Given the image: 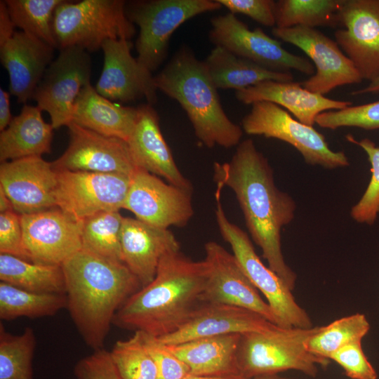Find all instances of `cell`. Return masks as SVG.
Returning <instances> with one entry per match:
<instances>
[{
	"mask_svg": "<svg viewBox=\"0 0 379 379\" xmlns=\"http://www.w3.org/2000/svg\"><path fill=\"white\" fill-rule=\"evenodd\" d=\"M213 180L217 190L227 187L234 192L247 229L268 267L293 291L297 275L284 260L281 234L293 220L296 205L276 186L269 161L253 140L240 142L230 161L214 163Z\"/></svg>",
	"mask_w": 379,
	"mask_h": 379,
	"instance_id": "1",
	"label": "cell"
},
{
	"mask_svg": "<svg viewBox=\"0 0 379 379\" xmlns=\"http://www.w3.org/2000/svg\"><path fill=\"white\" fill-rule=\"evenodd\" d=\"M209 267L179 250L160 260L154 279L131 295L115 314L113 324L157 338L178 331L202 303Z\"/></svg>",
	"mask_w": 379,
	"mask_h": 379,
	"instance_id": "2",
	"label": "cell"
},
{
	"mask_svg": "<svg viewBox=\"0 0 379 379\" xmlns=\"http://www.w3.org/2000/svg\"><path fill=\"white\" fill-rule=\"evenodd\" d=\"M67 309L84 343L103 348L115 314L142 286L121 262L81 248L62 265Z\"/></svg>",
	"mask_w": 379,
	"mask_h": 379,
	"instance_id": "3",
	"label": "cell"
},
{
	"mask_svg": "<svg viewBox=\"0 0 379 379\" xmlns=\"http://www.w3.org/2000/svg\"><path fill=\"white\" fill-rule=\"evenodd\" d=\"M154 83L157 90L180 105L205 146L230 148L240 143L242 128L225 112L204 61L190 48H180L154 77Z\"/></svg>",
	"mask_w": 379,
	"mask_h": 379,
	"instance_id": "4",
	"label": "cell"
},
{
	"mask_svg": "<svg viewBox=\"0 0 379 379\" xmlns=\"http://www.w3.org/2000/svg\"><path fill=\"white\" fill-rule=\"evenodd\" d=\"M319 328L279 326L271 331L241 334L237 354L239 375L253 379L294 370L316 377L319 366L326 367L330 362L313 355L305 348V342Z\"/></svg>",
	"mask_w": 379,
	"mask_h": 379,
	"instance_id": "5",
	"label": "cell"
},
{
	"mask_svg": "<svg viewBox=\"0 0 379 379\" xmlns=\"http://www.w3.org/2000/svg\"><path fill=\"white\" fill-rule=\"evenodd\" d=\"M126 4L123 0L63 1L54 13L57 48L76 46L89 53L101 49L109 39L131 40L136 30Z\"/></svg>",
	"mask_w": 379,
	"mask_h": 379,
	"instance_id": "6",
	"label": "cell"
},
{
	"mask_svg": "<svg viewBox=\"0 0 379 379\" xmlns=\"http://www.w3.org/2000/svg\"><path fill=\"white\" fill-rule=\"evenodd\" d=\"M222 7L217 0L126 2V14L140 29L135 43L137 60L152 73L165 60L170 39L178 27L194 16Z\"/></svg>",
	"mask_w": 379,
	"mask_h": 379,
	"instance_id": "7",
	"label": "cell"
},
{
	"mask_svg": "<svg viewBox=\"0 0 379 379\" xmlns=\"http://www.w3.org/2000/svg\"><path fill=\"white\" fill-rule=\"evenodd\" d=\"M216 192L215 210L220 234L232 250L243 271L260 291L274 312L277 325L281 328H310L313 324L307 312L295 301L292 291L255 253L248 235L226 216Z\"/></svg>",
	"mask_w": 379,
	"mask_h": 379,
	"instance_id": "8",
	"label": "cell"
},
{
	"mask_svg": "<svg viewBox=\"0 0 379 379\" xmlns=\"http://www.w3.org/2000/svg\"><path fill=\"white\" fill-rule=\"evenodd\" d=\"M241 128L248 135L275 138L291 145L310 165L328 169L350 165L345 154L332 150L325 137L313 126L294 119L288 111L274 103H253L250 112L242 119Z\"/></svg>",
	"mask_w": 379,
	"mask_h": 379,
	"instance_id": "9",
	"label": "cell"
},
{
	"mask_svg": "<svg viewBox=\"0 0 379 379\" xmlns=\"http://www.w3.org/2000/svg\"><path fill=\"white\" fill-rule=\"evenodd\" d=\"M211 25L210 41L237 56L275 72L296 70L310 76L315 72L308 59L288 52L261 28L250 29L233 13L212 18Z\"/></svg>",
	"mask_w": 379,
	"mask_h": 379,
	"instance_id": "10",
	"label": "cell"
},
{
	"mask_svg": "<svg viewBox=\"0 0 379 379\" xmlns=\"http://www.w3.org/2000/svg\"><path fill=\"white\" fill-rule=\"evenodd\" d=\"M58 171L56 206L77 221L97 213L120 211L131 175L121 173Z\"/></svg>",
	"mask_w": 379,
	"mask_h": 379,
	"instance_id": "11",
	"label": "cell"
},
{
	"mask_svg": "<svg viewBox=\"0 0 379 379\" xmlns=\"http://www.w3.org/2000/svg\"><path fill=\"white\" fill-rule=\"evenodd\" d=\"M91 59L88 52L76 46L60 50L36 88L32 99L50 115L54 129L72 121L75 101L91 84Z\"/></svg>",
	"mask_w": 379,
	"mask_h": 379,
	"instance_id": "12",
	"label": "cell"
},
{
	"mask_svg": "<svg viewBox=\"0 0 379 379\" xmlns=\"http://www.w3.org/2000/svg\"><path fill=\"white\" fill-rule=\"evenodd\" d=\"M272 33L302 50L313 62L314 74L301 82L308 91L324 95L337 87L359 84L363 80L336 41L316 28L273 27Z\"/></svg>",
	"mask_w": 379,
	"mask_h": 379,
	"instance_id": "13",
	"label": "cell"
},
{
	"mask_svg": "<svg viewBox=\"0 0 379 379\" xmlns=\"http://www.w3.org/2000/svg\"><path fill=\"white\" fill-rule=\"evenodd\" d=\"M192 192L138 168L131 175L124 209L135 218L162 229L183 227L194 214Z\"/></svg>",
	"mask_w": 379,
	"mask_h": 379,
	"instance_id": "14",
	"label": "cell"
},
{
	"mask_svg": "<svg viewBox=\"0 0 379 379\" xmlns=\"http://www.w3.org/2000/svg\"><path fill=\"white\" fill-rule=\"evenodd\" d=\"M335 41L363 79L379 76V0H340Z\"/></svg>",
	"mask_w": 379,
	"mask_h": 379,
	"instance_id": "15",
	"label": "cell"
},
{
	"mask_svg": "<svg viewBox=\"0 0 379 379\" xmlns=\"http://www.w3.org/2000/svg\"><path fill=\"white\" fill-rule=\"evenodd\" d=\"M209 267L201 295L202 303L237 306L253 311L277 325L276 317L251 282L234 255L215 241L204 245Z\"/></svg>",
	"mask_w": 379,
	"mask_h": 379,
	"instance_id": "16",
	"label": "cell"
},
{
	"mask_svg": "<svg viewBox=\"0 0 379 379\" xmlns=\"http://www.w3.org/2000/svg\"><path fill=\"white\" fill-rule=\"evenodd\" d=\"M20 221L24 247L31 262L62 265L82 248L81 222L58 207L21 214Z\"/></svg>",
	"mask_w": 379,
	"mask_h": 379,
	"instance_id": "17",
	"label": "cell"
},
{
	"mask_svg": "<svg viewBox=\"0 0 379 379\" xmlns=\"http://www.w3.org/2000/svg\"><path fill=\"white\" fill-rule=\"evenodd\" d=\"M67 128L68 147L52 162L56 171L121 173L132 175L138 169L128 142L97 133L73 122Z\"/></svg>",
	"mask_w": 379,
	"mask_h": 379,
	"instance_id": "18",
	"label": "cell"
},
{
	"mask_svg": "<svg viewBox=\"0 0 379 379\" xmlns=\"http://www.w3.org/2000/svg\"><path fill=\"white\" fill-rule=\"evenodd\" d=\"M0 187L20 215L57 207L58 171L42 157L1 163Z\"/></svg>",
	"mask_w": 379,
	"mask_h": 379,
	"instance_id": "19",
	"label": "cell"
},
{
	"mask_svg": "<svg viewBox=\"0 0 379 379\" xmlns=\"http://www.w3.org/2000/svg\"><path fill=\"white\" fill-rule=\"evenodd\" d=\"M132 47L126 39L103 43V67L95 88L109 100L126 102L144 98L152 105L157 100L154 77L131 55Z\"/></svg>",
	"mask_w": 379,
	"mask_h": 379,
	"instance_id": "20",
	"label": "cell"
},
{
	"mask_svg": "<svg viewBox=\"0 0 379 379\" xmlns=\"http://www.w3.org/2000/svg\"><path fill=\"white\" fill-rule=\"evenodd\" d=\"M278 327L248 309L225 304L201 303L178 331L158 339L170 345L214 335L271 331Z\"/></svg>",
	"mask_w": 379,
	"mask_h": 379,
	"instance_id": "21",
	"label": "cell"
},
{
	"mask_svg": "<svg viewBox=\"0 0 379 379\" xmlns=\"http://www.w3.org/2000/svg\"><path fill=\"white\" fill-rule=\"evenodd\" d=\"M138 109L134 130L128 140L137 168L164 178L170 184L192 192V186L178 169L161 133L158 114L152 105Z\"/></svg>",
	"mask_w": 379,
	"mask_h": 379,
	"instance_id": "22",
	"label": "cell"
},
{
	"mask_svg": "<svg viewBox=\"0 0 379 379\" xmlns=\"http://www.w3.org/2000/svg\"><path fill=\"white\" fill-rule=\"evenodd\" d=\"M55 48L22 31L0 46V60L9 77V93L18 102L32 99L45 71L53 61Z\"/></svg>",
	"mask_w": 379,
	"mask_h": 379,
	"instance_id": "23",
	"label": "cell"
},
{
	"mask_svg": "<svg viewBox=\"0 0 379 379\" xmlns=\"http://www.w3.org/2000/svg\"><path fill=\"white\" fill-rule=\"evenodd\" d=\"M121 246L123 262L142 287L154 279L161 258L180 249L178 241L168 229L128 217L123 220Z\"/></svg>",
	"mask_w": 379,
	"mask_h": 379,
	"instance_id": "24",
	"label": "cell"
},
{
	"mask_svg": "<svg viewBox=\"0 0 379 379\" xmlns=\"http://www.w3.org/2000/svg\"><path fill=\"white\" fill-rule=\"evenodd\" d=\"M237 99L245 105L260 101L274 103L286 109L300 122L312 126L322 112L343 109L352 102L333 100L305 88L301 82L265 81L236 91Z\"/></svg>",
	"mask_w": 379,
	"mask_h": 379,
	"instance_id": "25",
	"label": "cell"
},
{
	"mask_svg": "<svg viewBox=\"0 0 379 379\" xmlns=\"http://www.w3.org/2000/svg\"><path fill=\"white\" fill-rule=\"evenodd\" d=\"M240 335H214L166 345L187 365L192 375L235 376L240 375L237 359Z\"/></svg>",
	"mask_w": 379,
	"mask_h": 379,
	"instance_id": "26",
	"label": "cell"
},
{
	"mask_svg": "<svg viewBox=\"0 0 379 379\" xmlns=\"http://www.w3.org/2000/svg\"><path fill=\"white\" fill-rule=\"evenodd\" d=\"M137 118V108L112 102L89 84L81 89L75 101L72 122L97 133L128 142Z\"/></svg>",
	"mask_w": 379,
	"mask_h": 379,
	"instance_id": "27",
	"label": "cell"
},
{
	"mask_svg": "<svg viewBox=\"0 0 379 379\" xmlns=\"http://www.w3.org/2000/svg\"><path fill=\"white\" fill-rule=\"evenodd\" d=\"M53 129L44 120L37 106L24 105L20 113L0 133L1 163L50 153Z\"/></svg>",
	"mask_w": 379,
	"mask_h": 379,
	"instance_id": "28",
	"label": "cell"
},
{
	"mask_svg": "<svg viewBox=\"0 0 379 379\" xmlns=\"http://www.w3.org/2000/svg\"><path fill=\"white\" fill-rule=\"evenodd\" d=\"M208 76L217 89L236 91L265 81H289L291 72H280L265 68L215 46L204 60Z\"/></svg>",
	"mask_w": 379,
	"mask_h": 379,
	"instance_id": "29",
	"label": "cell"
},
{
	"mask_svg": "<svg viewBox=\"0 0 379 379\" xmlns=\"http://www.w3.org/2000/svg\"><path fill=\"white\" fill-rule=\"evenodd\" d=\"M0 280L31 292L66 294L61 265L36 263L0 254Z\"/></svg>",
	"mask_w": 379,
	"mask_h": 379,
	"instance_id": "30",
	"label": "cell"
},
{
	"mask_svg": "<svg viewBox=\"0 0 379 379\" xmlns=\"http://www.w3.org/2000/svg\"><path fill=\"white\" fill-rule=\"evenodd\" d=\"M66 294L39 293L0 281V319L51 317L67 308Z\"/></svg>",
	"mask_w": 379,
	"mask_h": 379,
	"instance_id": "31",
	"label": "cell"
},
{
	"mask_svg": "<svg viewBox=\"0 0 379 379\" xmlns=\"http://www.w3.org/2000/svg\"><path fill=\"white\" fill-rule=\"evenodd\" d=\"M340 0H279L275 1L277 28L340 25Z\"/></svg>",
	"mask_w": 379,
	"mask_h": 379,
	"instance_id": "32",
	"label": "cell"
},
{
	"mask_svg": "<svg viewBox=\"0 0 379 379\" xmlns=\"http://www.w3.org/2000/svg\"><path fill=\"white\" fill-rule=\"evenodd\" d=\"M369 329L370 324L364 314L356 313L346 316L319 326L305 342V348L317 357L330 360V357L339 349L361 341Z\"/></svg>",
	"mask_w": 379,
	"mask_h": 379,
	"instance_id": "33",
	"label": "cell"
},
{
	"mask_svg": "<svg viewBox=\"0 0 379 379\" xmlns=\"http://www.w3.org/2000/svg\"><path fill=\"white\" fill-rule=\"evenodd\" d=\"M124 218L119 211L97 213L81 222L82 248L123 262L121 236Z\"/></svg>",
	"mask_w": 379,
	"mask_h": 379,
	"instance_id": "34",
	"label": "cell"
},
{
	"mask_svg": "<svg viewBox=\"0 0 379 379\" xmlns=\"http://www.w3.org/2000/svg\"><path fill=\"white\" fill-rule=\"evenodd\" d=\"M64 0H5L15 27L54 48V13Z\"/></svg>",
	"mask_w": 379,
	"mask_h": 379,
	"instance_id": "35",
	"label": "cell"
},
{
	"mask_svg": "<svg viewBox=\"0 0 379 379\" xmlns=\"http://www.w3.org/2000/svg\"><path fill=\"white\" fill-rule=\"evenodd\" d=\"M36 336L31 327L19 335L0 324V379H34L32 361Z\"/></svg>",
	"mask_w": 379,
	"mask_h": 379,
	"instance_id": "36",
	"label": "cell"
},
{
	"mask_svg": "<svg viewBox=\"0 0 379 379\" xmlns=\"http://www.w3.org/2000/svg\"><path fill=\"white\" fill-rule=\"evenodd\" d=\"M109 354L122 379H158L156 364L145 348L139 331L117 340Z\"/></svg>",
	"mask_w": 379,
	"mask_h": 379,
	"instance_id": "37",
	"label": "cell"
},
{
	"mask_svg": "<svg viewBox=\"0 0 379 379\" xmlns=\"http://www.w3.org/2000/svg\"><path fill=\"white\" fill-rule=\"evenodd\" d=\"M346 138L364 149L371 166V180L360 200L352 206L351 217L359 223L371 225L379 214V147L368 138L358 141L350 135Z\"/></svg>",
	"mask_w": 379,
	"mask_h": 379,
	"instance_id": "38",
	"label": "cell"
},
{
	"mask_svg": "<svg viewBox=\"0 0 379 379\" xmlns=\"http://www.w3.org/2000/svg\"><path fill=\"white\" fill-rule=\"evenodd\" d=\"M315 124L321 128L336 129L357 127L365 130L379 128V100L341 109L327 111L319 114Z\"/></svg>",
	"mask_w": 379,
	"mask_h": 379,
	"instance_id": "39",
	"label": "cell"
},
{
	"mask_svg": "<svg viewBox=\"0 0 379 379\" xmlns=\"http://www.w3.org/2000/svg\"><path fill=\"white\" fill-rule=\"evenodd\" d=\"M139 333L156 364L158 379H183L190 375L187 365L174 355L158 338L142 331Z\"/></svg>",
	"mask_w": 379,
	"mask_h": 379,
	"instance_id": "40",
	"label": "cell"
},
{
	"mask_svg": "<svg viewBox=\"0 0 379 379\" xmlns=\"http://www.w3.org/2000/svg\"><path fill=\"white\" fill-rule=\"evenodd\" d=\"M351 379H377L378 374L364 354L361 341L350 343L335 352L331 357Z\"/></svg>",
	"mask_w": 379,
	"mask_h": 379,
	"instance_id": "41",
	"label": "cell"
},
{
	"mask_svg": "<svg viewBox=\"0 0 379 379\" xmlns=\"http://www.w3.org/2000/svg\"><path fill=\"white\" fill-rule=\"evenodd\" d=\"M0 254L29 261L23 244L20 215L15 211L0 213Z\"/></svg>",
	"mask_w": 379,
	"mask_h": 379,
	"instance_id": "42",
	"label": "cell"
},
{
	"mask_svg": "<svg viewBox=\"0 0 379 379\" xmlns=\"http://www.w3.org/2000/svg\"><path fill=\"white\" fill-rule=\"evenodd\" d=\"M77 379H122L104 348L79 359L74 368Z\"/></svg>",
	"mask_w": 379,
	"mask_h": 379,
	"instance_id": "43",
	"label": "cell"
},
{
	"mask_svg": "<svg viewBox=\"0 0 379 379\" xmlns=\"http://www.w3.org/2000/svg\"><path fill=\"white\" fill-rule=\"evenodd\" d=\"M230 13L251 18L266 27L276 26L275 1L272 0H217Z\"/></svg>",
	"mask_w": 379,
	"mask_h": 379,
	"instance_id": "44",
	"label": "cell"
},
{
	"mask_svg": "<svg viewBox=\"0 0 379 379\" xmlns=\"http://www.w3.org/2000/svg\"><path fill=\"white\" fill-rule=\"evenodd\" d=\"M15 27L5 1H0V46L13 36Z\"/></svg>",
	"mask_w": 379,
	"mask_h": 379,
	"instance_id": "45",
	"label": "cell"
},
{
	"mask_svg": "<svg viewBox=\"0 0 379 379\" xmlns=\"http://www.w3.org/2000/svg\"><path fill=\"white\" fill-rule=\"evenodd\" d=\"M10 93L0 88V131L11 123L13 117L10 109Z\"/></svg>",
	"mask_w": 379,
	"mask_h": 379,
	"instance_id": "46",
	"label": "cell"
},
{
	"mask_svg": "<svg viewBox=\"0 0 379 379\" xmlns=\"http://www.w3.org/2000/svg\"><path fill=\"white\" fill-rule=\"evenodd\" d=\"M379 93V76L374 80L370 81L369 84L365 88L357 90L352 93V95H359L366 93Z\"/></svg>",
	"mask_w": 379,
	"mask_h": 379,
	"instance_id": "47",
	"label": "cell"
},
{
	"mask_svg": "<svg viewBox=\"0 0 379 379\" xmlns=\"http://www.w3.org/2000/svg\"><path fill=\"white\" fill-rule=\"evenodd\" d=\"M13 211L14 209L10 199L0 187V213Z\"/></svg>",
	"mask_w": 379,
	"mask_h": 379,
	"instance_id": "48",
	"label": "cell"
},
{
	"mask_svg": "<svg viewBox=\"0 0 379 379\" xmlns=\"http://www.w3.org/2000/svg\"><path fill=\"white\" fill-rule=\"evenodd\" d=\"M183 379H248L240 375L227 377L198 376L190 375Z\"/></svg>",
	"mask_w": 379,
	"mask_h": 379,
	"instance_id": "49",
	"label": "cell"
},
{
	"mask_svg": "<svg viewBox=\"0 0 379 379\" xmlns=\"http://www.w3.org/2000/svg\"><path fill=\"white\" fill-rule=\"evenodd\" d=\"M253 379H290V378L279 376L278 374H271V375H263L257 376Z\"/></svg>",
	"mask_w": 379,
	"mask_h": 379,
	"instance_id": "50",
	"label": "cell"
}]
</instances>
